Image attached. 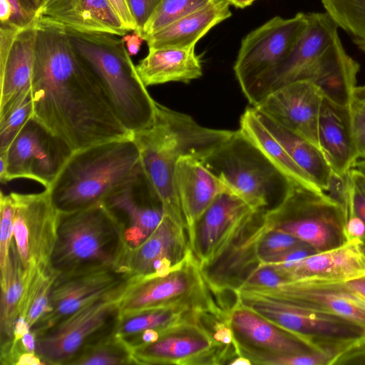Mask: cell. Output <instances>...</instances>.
<instances>
[{
    "mask_svg": "<svg viewBox=\"0 0 365 365\" xmlns=\"http://www.w3.org/2000/svg\"><path fill=\"white\" fill-rule=\"evenodd\" d=\"M358 240L325 252H317L299 261L270 264L286 279L346 282L365 274V260Z\"/></svg>",
    "mask_w": 365,
    "mask_h": 365,
    "instance_id": "obj_25",
    "label": "cell"
},
{
    "mask_svg": "<svg viewBox=\"0 0 365 365\" xmlns=\"http://www.w3.org/2000/svg\"><path fill=\"white\" fill-rule=\"evenodd\" d=\"M333 356L323 351L272 356L259 359L257 364L264 365H331Z\"/></svg>",
    "mask_w": 365,
    "mask_h": 365,
    "instance_id": "obj_41",
    "label": "cell"
},
{
    "mask_svg": "<svg viewBox=\"0 0 365 365\" xmlns=\"http://www.w3.org/2000/svg\"><path fill=\"white\" fill-rule=\"evenodd\" d=\"M365 364V336L347 346L332 361L331 365Z\"/></svg>",
    "mask_w": 365,
    "mask_h": 365,
    "instance_id": "obj_44",
    "label": "cell"
},
{
    "mask_svg": "<svg viewBox=\"0 0 365 365\" xmlns=\"http://www.w3.org/2000/svg\"><path fill=\"white\" fill-rule=\"evenodd\" d=\"M239 130L294 183L322 190L262 123L253 106L247 108L241 115Z\"/></svg>",
    "mask_w": 365,
    "mask_h": 365,
    "instance_id": "obj_31",
    "label": "cell"
},
{
    "mask_svg": "<svg viewBox=\"0 0 365 365\" xmlns=\"http://www.w3.org/2000/svg\"><path fill=\"white\" fill-rule=\"evenodd\" d=\"M122 38L130 56L138 53L143 41H145L137 31H132L131 34H127Z\"/></svg>",
    "mask_w": 365,
    "mask_h": 365,
    "instance_id": "obj_48",
    "label": "cell"
},
{
    "mask_svg": "<svg viewBox=\"0 0 365 365\" xmlns=\"http://www.w3.org/2000/svg\"><path fill=\"white\" fill-rule=\"evenodd\" d=\"M136 364L132 349L115 333L84 349L69 365Z\"/></svg>",
    "mask_w": 365,
    "mask_h": 365,
    "instance_id": "obj_35",
    "label": "cell"
},
{
    "mask_svg": "<svg viewBox=\"0 0 365 365\" xmlns=\"http://www.w3.org/2000/svg\"><path fill=\"white\" fill-rule=\"evenodd\" d=\"M135 68L145 87L168 82L187 83L202 75L195 48H149L148 55Z\"/></svg>",
    "mask_w": 365,
    "mask_h": 365,
    "instance_id": "obj_29",
    "label": "cell"
},
{
    "mask_svg": "<svg viewBox=\"0 0 365 365\" xmlns=\"http://www.w3.org/2000/svg\"><path fill=\"white\" fill-rule=\"evenodd\" d=\"M307 15V28L289 55L244 93L252 106L287 84L309 81L318 59L339 38V27L328 13L309 12Z\"/></svg>",
    "mask_w": 365,
    "mask_h": 365,
    "instance_id": "obj_15",
    "label": "cell"
},
{
    "mask_svg": "<svg viewBox=\"0 0 365 365\" xmlns=\"http://www.w3.org/2000/svg\"><path fill=\"white\" fill-rule=\"evenodd\" d=\"M174 180L187 233L220 194L231 192L201 160L191 155L178 160Z\"/></svg>",
    "mask_w": 365,
    "mask_h": 365,
    "instance_id": "obj_26",
    "label": "cell"
},
{
    "mask_svg": "<svg viewBox=\"0 0 365 365\" xmlns=\"http://www.w3.org/2000/svg\"><path fill=\"white\" fill-rule=\"evenodd\" d=\"M234 132L202 126L190 115L156 102L153 124L133 133L143 175L160 200L165 215L186 230L175 187L177 162L185 155L202 161Z\"/></svg>",
    "mask_w": 365,
    "mask_h": 365,
    "instance_id": "obj_2",
    "label": "cell"
},
{
    "mask_svg": "<svg viewBox=\"0 0 365 365\" xmlns=\"http://www.w3.org/2000/svg\"><path fill=\"white\" fill-rule=\"evenodd\" d=\"M215 0H162L145 24L141 36L145 39L172 23L195 13Z\"/></svg>",
    "mask_w": 365,
    "mask_h": 365,
    "instance_id": "obj_37",
    "label": "cell"
},
{
    "mask_svg": "<svg viewBox=\"0 0 365 365\" xmlns=\"http://www.w3.org/2000/svg\"><path fill=\"white\" fill-rule=\"evenodd\" d=\"M346 283L365 299V274L346 281Z\"/></svg>",
    "mask_w": 365,
    "mask_h": 365,
    "instance_id": "obj_49",
    "label": "cell"
},
{
    "mask_svg": "<svg viewBox=\"0 0 365 365\" xmlns=\"http://www.w3.org/2000/svg\"><path fill=\"white\" fill-rule=\"evenodd\" d=\"M192 255L186 229L165 215L143 243L128 250L123 267L140 281L166 274Z\"/></svg>",
    "mask_w": 365,
    "mask_h": 365,
    "instance_id": "obj_21",
    "label": "cell"
},
{
    "mask_svg": "<svg viewBox=\"0 0 365 365\" xmlns=\"http://www.w3.org/2000/svg\"><path fill=\"white\" fill-rule=\"evenodd\" d=\"M319 146L334 175L342 177L359 159L348 106L324 96L318 121Z\"/></svg>",
    "mask_w": 365,
    "mask_h": 365,
    "instance_id": "obj_27",
    "label": "cell"
},
{
    "mask_svg": "<svg viewBox=\"0 0 365 365\" xmlns=\"http://www.w3.org/2000/svg\"><path fill=\"white\" fill-rule=\"evenodd\" d=\"M261 217L267 227L289 234L317 252L341 247L349 242L341 205L322 190L293 183L283 200L261 212Z\"/></svg>",
    "mask_w": 365,
    "mask_h": 365,
    "instance_id": "obj_7",
    "label": "cell"
},
{
    "mask_svg": "<svg viewBox=\"0 0 365 365\" xmlns=\"http://www.w3.org/2000/svg\"><path fill=\"white\" fill-rule=\"evenodd\" d=\"M32 113L33 103L30 93L0 118V154L6 153L14 138L31 118Z\"/></svg>",
    "mask_w": 365,
    "mask_h": 365,
    "instance_id": "obj_38",
    "label": "cell"
},
{
    "mask_svg": "<svg viewBox=\"0 0 365 365\" xmlns=\"http://www.w3.org/2000/svg\"><path fill=\"white\" fill-rule=\"evenodd\" d=\"M202 162L255 212L277 205L294 183L239 130Z\"/></svg>",
    "mask_w": 365,
    "mask_h": 365,
    "instance_id": "obj_6",
    "label": "cell"
},
{
    "mask_svg": "<svg viewBox=\"0 0 365 365\" xmlns=\"http://www.w3.org/2000/svg\"><path fill=\"white\" fill-rule=\"evenodd\" d=\"M255 110L262 123L282 145L293 160L322 190L327 192L334 173L319 148L273 121L256 109Z\"/></svg>",
    "mask_w": 365,
    "mask_h": 365,
    "instance_id": "obj_30",
    "label": "cell"
},
{
    "mask_svg": "<svg viewBox=\"0 0 365 365\" xmlns=\"http://www.w3.org/2000/svg\"><path fill=\"white\" fill-rule=\"evenodd\" d=\"M15 203L13 241L26 269L48 264L56 237L58 212L48 192H11Z\"/></svg>",
    "mask_w": 365,
    "mask_h": 365,
    "instance_id": "obj_17",
    "label": "cell"
},
{
    "mask_svg": "<svg viewBox=\"0 0 365 365\" xmlns=\"http://www.w3.org/2000/svg\"><path fill=\"white\" fill-rule=\"evenodd\" d=\"M353 168L359 170L365 177V158L359 159Z\"/></svg>",
    "mask_w": 365,
    "mask_h": 365,
    "instance_id": "obj_53",
    "label": "cell"
},
{
    "mask_svg": "<svg viewBox=\"0 0 365 365\" xmlns=\"http://www.w3.org/2000/svg\"><path fill=\"white\" fill-rule=\"evenodd\" d=\"M348 108L359 158H365V86H356L351 96Z\"/></svg>",
    "mask_w": 365,
    "mask_h": 365,
    "instance_id": "obj_39",
    "label": "cell"
},
{
    "mask_svg": "<svg viewBox=\"0 0 365 365\" xmlns=\"http://www.w3.org/2000/svg\"><path fill=\"white\" fill-rule=\"evenodd\" d=\"M346 233L349 241L361 240L365 237L364 222L356 215H351L346 221Z\"/></svg>",
    "mask_w": 365,
    "mask_h": 365,
    "instance_id": "obj_47",
    "label": "cell"
},
{
    "mask_svg": "<svg viewBox=\"0 0 365 365\" xmlns=\"http://www.w3.org/2000/svg\"><path fill=\"white\" fill-rule=\"evenodd\" d=\"M225 310L239 354L251 364L267 356L322 351L242 304L237 297Z\"/></svg>",
    "mask_w": 365,
    "mask_h": 365,
    "instance_id": "obj_16",
    "label": "cell"
},
{
    "mask_svg": "<svg viewBox=\"0 0 365 365\" xmlns=\"http://www.w3.org/2000/svg\"><path fill=\"white\" fill-rule=\"evenodd\" d=\"M359 250L365 260V237L361 240H358Z\"/></svg>",
    "mask_w": 365,
    "mask_h": 365,
    "instance_id": "obj_54",
    "label": "cell"
},
{
    "mask_svg": "<svg viewBox=\"0 0 365 365\" xmlns=\"http://www.w3.org/2000/svg\"><path fill=\"white\" fill-rule=\"evenodd\" d=\"M323 98L315 84L301 81L273 91L253 107L319 148L318 121Z\"/></svg>",
    "mask_w": 365,
    "mask_h": 365,
    "instance_id": "obj_22",
    "label": "cell"
},
{
    "mask_svg": "<svg viewBox=\"0 0 365 365\" xmlns=\"http://www.w3.org/2000/svg\"><path fill=\"white\" fill-rule=\"evenodd\" d=\"M13 340L30 332L45 313L56 274L48 264L29 268Z\"/></svg>",
    "mask_w": 365,
    "mask_h": 365,
    "instance_id": "obj_33",
    "label": "cell"
},
{
    "mask_svg": "<svg viewBox=\"0 0 365 365\" xmlns=\"http://www.w3.org/2000/svg\"><path fill=\"white\" fill-rule=\"evenodd\" d=\"M231 16L230 4L215 0L153 34L145 41L148 48H192L212 28Z\"/></svg>",
    "mask_w": 365,
    "mask_h": 365,
    "instance_id": "obj_28",
    "label": "cell"
},
{
    "mask_svg": "<svg viewBox=\"0 0 365 365\" xmlns=\"http://www.w3.org/2000/svg\"><path fill=\"white\" fill-rule=\"evenodd\" d=\"M65 30L75 51L101 81L126 129L133 134L150 126L156 101L141 81L122 36Z\"/></svg>",
    "mask_w": 365,
    "mask_h": 365,
    "instance_id": "obj_4",
    "label": "cell"
},
{
    "mask_svg": "<svg viewBox=\"0 0 365 365\" xmlns=\"http://www.w3.org/2000/svg\"><path fill=\"white\" fill-rule=\"evenodd\" d=\"M242 304L279 327L296 334L334 359L365 329L346 318L243 290L234 292ZM332 360V361H333Z\"/></svg>",
    "mask_w": 365,
    "mask_h": 365,
    "instance_id": "obj_8",
    "label": "cell"
},
{
    "mask_svg": "<svg viewBox=\"0 0 365 365\" xmlns=\"http://www.w3.org/2000/svg\"><path fill=\"white\" fill-rule=\"evenodd\" d=\"M177 304L199 311L222 308L193 255L166 274L138 281L120 301L121 314Z\"/></svg>",
    "mask_w": 365,
    "mask_h": 365,
    "instance_id": "obj_12",
    "label": "cell"
},
{
    "mask_svg": "<svg viewBox=\"0 0 365 365\" xmlns=\"http://www.w3.org/2000/svg\"><path fill=\"white\" fill-rule=\"evenodd\" d=\"M15 203L11 193L0 195V269L6 265L13 242Z\"/></svg>",
    "mask_w": 365,
    "mask_h": 365,
    "instance_id": "obj_40",
    "label": "cell"
},
{
    "mask_svg": "<svg viewBox=\"0 0 365 365\" xmlns=\"http://www.w3.org/2000/svg\"><path fill=\"white\" fill-rule=\"evenodd\" d=\"M255 212L231 192L220 194L188 232L192 253L200 268L217 257Z\"/></svg>",
    "mask_w": 365,
    "mask_h": 365,
    "instance_id": "obj_18",
    "label": "cell"
},
{
    "mask_svg": "<svg viewBox=\"0 0 365 365\" xmlns=\"http://www.w3.org/2000/svg\"><path fill=\"white\" fill-rule=\"evenodd\" d=\"M339 28L365 53V0H321Z\"/></svg>",
    "mask_w": 365,
    "mask_h": 365,
    "instance_id": "obj_36",
    "label": "cell"
},
{
    "mask_svg": "<svg viewBox=\"0 0 365 365\" xmlns=\"http://www.w3.org/2000/svg\"><path fill=\"white\" fill-rule=\"evenodd\" d=\"M22 7L29 13L36 16L46 0H19Z\"/></svg>",
    "mask_w": 365,
    "mask_h": 365,
    "instance_id": "obj_51",
    "label": "cell"
},
{
    "mask_svg": "<svg viewBox=\"0 0 365 365\" xmlns=\"http://www.w3.org/2000/svg\"><path fill=\"white\" fill-rule=\"evenodd\" d=\"M143 173L132 135L73 151L46 190L58 212H71L104 202Z\"/></svg>",
    "mask_w": 365,
    "mask_h": 365,
    "instance_id": "obj_3",
    "label": "cell"
},
{
    "mask_svg": "<svg viewBox=\"0 0 365 365\" xmlns=\"http://www.w3.org/2000/svg\"><path fill=\"white\" fill-rule=\"evenodd\" d=\"M262 296L350 319L365 329V299L346 282L292 280L271 288H240Z\"/></svg>",
    "mask_w": 365,
    "mask_h": 365,
    "instance_id": "obj_19",
    "label": "cell"
},
{
    "mask_svg": "<svg viewBox=\"0 0 365 365\" xmlns=\"http://www.w3.org/2000/svg\"><path fill=\"white\" fill-rule=\"evenodd\" d=\"M307 24V13L290 19L276 16L242 40L233 68L243 93L289 55Z\"/></svg>",
    "mask_w": 365,
    "mask_h": 365,
    "instance_id": "obj_14",
    "label": "cell"
},
{
    "mask_svg": "<svg viewBox=\"0 0 365 365\" xmlns=\"http://www.w3.org/2000/svg\"><path fill=\"white\" fill-rule=\"evenodd\" d=\"M128 247L123 230L104 202L58 212L57 237L48 261L56 274L122 268Z\"/></svg>",
    "mask_w": 365,
    "mask_h": 365,
    "instance_id": "obj_5",
    "label": "cell"
},
{
    "mask_svg": "<svg viewBox=\"0 0 365 365\" xmlns=\"http://www.w3.org/2000/svg\"><path fill=\"white\" fill-rule=\"evenodd\" d=\"M104 203L122 225L128 250L143 243L165 216L162 202L143 173L112 194Z\"/></svg>",
    "mask_w": 365,
    "mask_h": 365,
    "instance_id": "obj_23",
    "label": "cell"
},
{
    "mask_svg": "<svg viewBox=\"0 0 365 365\" xmlns=\"http://www.w3.org/2000/svg\"><path fill=\"white\" fill-rule=\"evenodd\" d=\"M120 300L91 304L36 336V353L43 364L69 365L84 349L115 332Z\"/></svg>",
    "mask_w": 365,
    "mask_h": 365,
    "instance_id": "obj_11",
    "label": "cell"
},
{
    "mask_svg": "<svg viewBox=\"0 0 365 365\" xmlns=\"http://www.w3.org/2000/svg\"><path fill=\"white\" fill-rule=\"evenodd\" d=\"M36 21L19 27L0 25V118L31 93Z\"/></svg>",
    "mask_w": 365,
    "mask_h": 365,
    "instance_id": "obj_20",
    "label": "cell"
},
{
    "mask_svg": "<svg viewBox=\"0 0 365 365\" xmlns=\"http://www.w3.org/2000/svg\"><path fill=\"white\" fill-rule=\"evenodd\" d=\"M230 5L235 7L243 9L250 6L255 0H226Z\"/></svg>",
    "mask_w": 365,
    "mask_h": 365,
    "instance_id": "obj_52",
    "label": "cell"
},
{
    "mask_svg": "<svg viewBox=\"0 0 365 365\" xmlns=\"http://www.w3.org/2000/svg\"><path fill=\"white\" fill-rule=\"evenodd\" d=\"M138 281L122 268L57 274L51 287L48 307L31 331L37 336L96 302L121 300Z\"/></svg>",
    "mask_w": 365,
    "mask_h": 365,
    "instance_id": "obj_10",
    "label": "cell"
},
{
    "mask_svg": "<svg viewBox=\"0 0 365 365\" xmlns=\"http://www.w3.org/2000/svg\"><path fill=\"white\" fill-rule=\"evenodd\" d=\"M28 274L29 269L23 265L13 241L6 265L1 271V346L9 344L14 339Z\"/></svg>",
    "mask_w": 365,
    "mask_h": 365,
    "instance_id": "obj_32",
    "label": "cell"
},
{
    "mask_svg": "<svg viewBox=\"0 0 365 365\" xmlns=\"http://www.w3.org/2000/svg\"><path fill=\"white\" fill-rule=\"evenodd\" d=\"M346 181L352 215L365 224V177L352 168L346 174Z\"/></svg>",
    "mask_w": 365,
    "mask_h": 365,
    "instance_id": "obj_42",
    "label": "cell"
},
{
    "mask_svg": "<svg viewBox=\"0 0 365 365\" xmlns=\"http://www.w3.org/2000/svg\"><path fill=\"white\" fill-rule=\"evenodd\" d=\"M126 1L136 24V30L135 31H137L141 36L145 24L149 21L162 0Z\"/></svg>",
    "mask_w": 365,
    "mask_h": 365,
    "instance_id": "obj_43",
    "label": "cell"
},
{
    "mask_svg": "<svg viewBox=\"0 0 365 365\" xmlns=\"http://www.w3.org/2000/svg\"><path fill=\"white\" fill-rule=\"evenodd\" d=\"M36 19L78 32L119 36L129 32L108 0H46Z\"/></svg>",
    "mask_w": 365,
    "mask_h": 365,
    "instance_id": "obj_24",
    "label": "cell"
},
{
    "mask_svg": "<svg viewBox=\"0 0 365 365\" xmlns=\"http://www.w3.org/2000/svg\"><path fill=\"white\" fill-rule=\"evenodd\" d=\"M12 15V8L8 0H0V23L9 22Z\"/></svg>",
    "mask_w": 365,
    "mask_h": 365,
    "instance_id": "obj_50",
    "label": "cell"
},
{
    "mask_svg": "<svg viewBox=\"0 0 365 365\" xmlns=\"http://www.w3.org/2000/svg\"><path fill=\"white\" fill-rule=\"evenodd\" d=\"M200 312L187 305H171L121 314L115 333L123 340L148 330H163Z\"/></svg>",
    "mask_w": 365,
    "mask_h": 365,
    "instance_id": "obj_34",
    "label": "cell"
},
{
    "mask_svg": "<svg viewBox=\"0 0 365 365\" xmlns=\"http://www.w3.org/2000/svg\"><path fill=\"white\" fill-rule=\"evenodd\" d=\"M8 1L13 11V15L9 23L19 27H24L35 19L36 16L26 11L19 0H8Z\"/></svg>",
    "mask_w": 365,
    "mask_h": 365,
    "instance_id": "obj_46",
    "label": "cell"
},
{
    "mask_svg": "<svg viewBox=\"0 0 365 365\" xmlns=\"http://www.w3.org/2000/svg\"><path fill=\"white\" fill-rule=\"evenodd\" d=\"M200 313L161 330L155 341L133 348L136 364H229L240 356L235 349L215 340Z\"/></svg>",
    "mask_w": 365,
    "mask_h": 365,
    "instance_id": "obj_9",
    "label": "cell"
},
{
    "mask_svg": "<svg viewBox=\"0 0 365 365\" xmlns=\"http://www.w3.org/2000/svg\"><path fill=\"white\" fill-rule=\"evenodd\" d=\"M126 29L130 31L136 30V24L133 18L126 0H108Z\"/></svg>",
    "mask_w": 365,
    "mask_h": 365,
    "instance_id": "obj_45",
    "label": "cell"
},
{
    "mask_svg": "<svg viewBox=\"0 0 365 365\" xmlns=\"http://www.w3.org/2000/svg\"><path fill=\"white\" fill-rule=\"evenodd\" d=\"M73 151L33 118L0 154V180L27 179L48 189Z\"/></svg>",
    "mask_w": 365,
    "mask_h": 365,
    "instance_id": "obj_13",
    "label": "cell"
},
{
    "mask_svg": "<svg viewBox=\"0 0 365 365\" xmlns=\"http://www.w3.org/2000/svg\"><path fill=\"white\" fill-rule=\"evenodd\" d=\"M36 21L31 118L72 151L132 136L65 29Z\"/></svg>",
    "mask_w": 365,
    "mask_h": 365,
    "instance_id": "obj_1",
    "label": "cell"
}]
</instances>
